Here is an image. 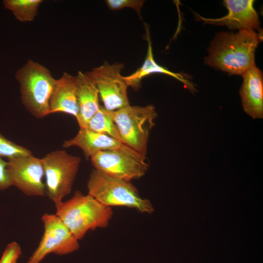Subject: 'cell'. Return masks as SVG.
<instances>
[{"label":"cell","mask_w":263,"mask_h":263,"mask_svg":"<svg viewBox=\"0 0 263 263\" xmlns=\"http://www.w3.org/2000/svg\"><path fill=\"white\" fill-rule=\"evenodd\" d=\"M107 113L116 126L122 143L146 156L149 135L157 116L154 106L129 105Z\"/></svg>","instance_id":"5b68a950"},{"label":"cell","mask_w":263,"mask_h":263,"mask_svg":"<svg viewBox=\"0 0 263 263\" xmlns=\"http://www.w3.org/2000/svg\"><path fill=\"white\" fill-rule=\"evenodd\" d=\"M7 169L11 186L28 196L45 195L44 170L41 159L32 154L14 157L8 159Z\"/></svg>","instance_id":"30bf717a"},{"label":"cell","mask_w":263,"mask_h":263,"mask_svg":"<svg viewBox=\"0 0 263 263\" xmlns=\"http://www.w3.org/2000/svg\"><path fill=\"white\" fill-rule=\"evenodd\" d=\"M22 104L33 116L50 114L49 104L56 79L44 65L29 59L15 74Z\"/></svg>","instance_id":"3957f363"},{"label":"cell","mask_w":263,"mask_h":263,"mask_svg":"<svg viewBox=\"0 0 263 263\" xmlns=\"http://www.w3.org/2000/svg\"><path fill=\"white\" fill-rule=\"evenodd\" d=\"M124 67L123 63L104 61L85 73L96 86L103 107L107 111H116L130 105L128 86L121 74Z\"/></svg>","instance_id":"ba28073f"},{"label":"cell","mask_w":263,"mask_h":263,"mask_svg":"<svg viewBox=\"0 0 263 263\" xmlns=\"http://www.w3.org/2000/svg\"><path fill=\"white\" fill-rule=\"evenodd\" d=\"M21 254L19 244L13 241L7 244L0 260V263H17Z\"/></svg>","instance_id":"44dd1931"},{"label":"cell","mask_w":263,"mask_h":263,"mask_svg":"<svg viewBox=\"0 0 263 263\" xmlns=\"http://www.w3.org/2000/svg\"><path fill=\"white\" fill-rule=\"evenodd\" d=\"M76 77L78 113L76 119L79 127L84 128L100 108L99 95L96 86L85 73L79 71Z\"/></svg>","instance_id":"9a60e30c"},{"label":"cell","mask_w":263,"mask_h":263,"mask_svg":"<svg viewBox=\"0 0 263 263\" xmlns=\"http://www.w3.org/2000/svg\"><path fill=\"white\" fill-rule=\"evenodd\" d=\"M83 128L107 135L122 143L116 126L102 105Z\"/></svg>","instance_id":"ac0fdd59"},{"label":"cell","mask_w":263,"mask_h":263,"mask_svg":"<svg viewBox=\"0 0 263 263\" xmlns=\"http://www.w3.org/2000/svg\"><path fill=\"white\" fill-rule=\"evenodd\" d=\"M55 206L56 214L78 240L89 230L108 226L113 214L111 207L79 190L75 191L71 199Z\"/></svg>","instance_id":"7a4b0ae2"},{"label":"cell","mask_w":263,"mask_h":263,"mask_svg":"<svg viewBox=\"0 0 263 263\" xmlns=\"http://www.w3.org/2000/svg\"><path fill=\"white\" fill-rule=\"evenodd\" d=\"M240 94L244 111L253 119L263 117V79L261 70L253 66L243 75Z\"/></svg>","instance_id":"7c38bea8"},{"label":"cell","mask_w":263,"mask_h":263,"mask_svg":"<svg viewBox=\"0 0 263 263\" xmlns=\"http://www.w3.org/2000/svg\"><path fill=\"white\" fill-rule=\"evenodd\" d=\"M262 33L252 30L216 34L207 50L206 65L229 75H242L255 65V54Z\"/></svg>","instance_id":"6da1fadb"},{"label":"cell","mask_w":263,"mask_h":263,"mask_svg":"<svg viewBox=\"0 0 263 263\" xmlns=\"http://www.w3.org/2000/svg\"><path fill=\"white\" fill-rule=\"evenodd\" d=\"M145 1L143 0H106L108 7L111 10H118L129 7L134 9L141 19V9Z\"/></svg>","instance_id":"ffe728a7"},{"label":"cell","mask_w":263,"mask_h":263,"mask_svg":"<svg viewBox=\"0 0 263 263\" xmlns=\"http://www.w3.org/2000/svg\"><path fill=\"white\" fill-rule=\"evenodd\" d=\"M41 219L44 225L43 236L25 263H40L49 254L63 256L79 249L78 240L56 214L45 213Z\"/></svg>","instance_id":"9c48e42d"},{"label":"cell","mask_w":263,"mask_h":263,"mask_svg":"<svg viewBox=\"0 0 263 263\" xmlns=\"http://www.w3.org/2000/svg\"><path fill=\"white\" fill-rule=\"evenodd\" d=\"M63 113L76 118L78 113L76 75L64 72L56 79L49 104V113Z\"/></svg>","instance_id":"4fadbf2b"},{"label":"cell","mask_w":263,"mask_h":263,"mask_svg":"<svg viewBox=\"0 0 263 263\" xmlns=\"http://www.w3.org/2000/svg\"><path fill=\"white\" fill-rule=\"evenodd\" d=\"M123 144L111 136L80 128L76 135L70 140L64 141L62 146L64 148L78 147L88 158L101 151L119 148Z\"/></svg>","instance_id":"2e32d148"},{"label":"cell","mask_w":263,"mask_h":263,"mask_svg":"<svg viewBox=\"0 0 263 263\" xmlns=\"http://www.w3.org/2000/svg\"><path fill=\"white\" fill-rule=\"evenodd\" d=\"M7 162L0 156V190H3L11 186L7 169Z\"/></svg>","instance_id":"7402d4cb"},{"label":"cell","mask_w":263,"mask_h":263,"mask_svg":"<svg viewBox=\"0 0 263 263\" xmlns=\"http://www.w3.org/2000/svg\"><path fill=\"white\" fill-rule=\"evenodd\" d=\"M88 194L102 205L126 207L142 213H151L150 201L142 198L131 182L113 178L93 169L88 182Z\"/></svg>","instance_id":"277c9868"},{"label":"cell","mask_w":263,"mask_h":263,"mask_svg":"<svg viewBox=\"0 0 263 263\" xmlns=\"http://www.w3.org/2000/svg\"><path fill=\"white\" fill-rule=\"evenodd\" d=\"M41 159L46 193L56 205L71 192L81 159L65 150H57L47 154Z\"/></svg>","instance_id":"52a82bcc"},{"label":"cell","mask_w":263,"mask_h":263,"mask_svg":"<svg viewBox=\"0 0 263 263\" xmlns=\"http://www.w3.org/2000/svg\"><path fill=\"white\" fill-rule=\"evenodd\" d=\"M42 2V0H4L3 4L17 19L25 22L34 20Z\"/></svg>","instance_id":"e0dca14e"},{"label":"cell","mask_w":263,"mask_h":263,"mask_svg":"<svg viewBox=\"0 0 263 263\" xmlns=\"http://www.w3.org/2000/svg\"><path fill=\"white\" fill-rule=\"evenodd\" d=\"M253 0H225L227 14L218 19H209L196 14L204 22L216 25H225L231 30H257L261 33L260 22L254 8ZM255 31V30H254Z\"/></svg>","instance_id":"8fae6325"},{"label":"cell","mask_w":263,"mask_h":263,"mask_svg":"<svg viewBox=\"0 0 263 263\" xmlns=\"http://www.w3.org/2000/svg\"><path fill=\"white\" fill-rule=\"evenodd\" d=\"M32 154L29 150L16 144L0 133V156L6 157L8 159Z\"/></svg>","instance_id":"d6986e66"},{"label":"cell","mask_w":263,"mask_h":263,"mask_svg":"<svg viewBox=\"0 0 263 263\" xmlns=\"http://www.w3.org/2000/svg\"><path fill=\"white\" fill-rule=\"evenodd\" d=\"M91 159L95 170L129 182L144 176L149 168L146 156L124 144L117 149L99 151Z\"/></svg>","instance_id":"8992f818"},{"label":"cell","mask_w":263,"mask_h":263,"mask_svg":"<svg viewBox=\"0 0 263 263\" xmlns=\"http://www.w3.org/2000/svg\"><path fill=\"white\" fill-rule=\"evenodd\" d=\"M146 39L148 42V49L146 57L141 67L134 73L128 76H123V78L127 85L134 90H137L140 87L141 80L145 77L152 74L159 73L169 75L183 83L188 89L194 91L195 88L187 76L183 74L175 73L158 64L154 59L152 42L150 38V28L145 24Z\"/></svg>","instance_id":"5bb4252c"}]
</instances>
